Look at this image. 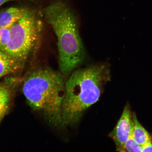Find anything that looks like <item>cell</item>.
<instances>
[{
  "mask_svg": "<svg viewBox=\"0 0 152 152\" xmlns=\"http://www.w3.org/2000/svg\"><path fill=\"white\" fill-rule=\"evenodd\" d=\"M43 30L42 20L37 11L28 9L10 28V40L3 52L24 66L39 46Z\"/></svg>",
  "mask_w": 152,
  "mask_h": 152,
  "instance_id": "277c9868",
  "label": "cell"
},
{
  "mask_svg": "<svg viewBox=\"0 0 152 152\" xmlns=\"http://www.w3.org/2000/svg\"><path fill=\"white\" fill-rule=\"evenodd\" d=\"M66 82L61 106L63 125H73L85 110L96 103L111 79L110 64H95L75 70Z\"/></svg>",
  "mask_w": 152,
  "mask_h": 152,
  "instance_id": "6da1fadb",
  "label": "cell"
},
{
  "mask_svg": "<svg viewBox=\"0 0 152 152\" xmlns=\"http://www.w3.org/2000/svg\"><path fill=\"white\" fill-rule=\"evenodd\" d=\"M28 9L12 7L0 12V27L10 28L25 14Z\"/></svg>",
  "mask_w": 152,
  "mask_h": 152,
  "instance_id": "52a82bcc",
  "label": "cell"
},
{
  "mask_svg": "<svg viewBox=\"0 0 152 152\" xmlns=\"http://www.w3.org/2000/svg\"><path fill=\"white\" fill-rule=\"evenodd\" d=\"M24 66L0 50V78L20 71Z\"/></svg>",
  "mask_w": 152,
  "mask_h": 152,
  "instance_id": "ba28073f",
  "label": "cell"
},
{
  "mask_svg": "<svg viewBox=\"0 0 152 152\" xmlns=\"http://www.w3.org/2000/svg\"><path fill=\"white\" fill-rule=\"evenodd\" d=\"M65 83L61 73L46 67L32 70L23 83V92L30 107L56 127L63 126L61 106Z\"/></svg>",
  "mask_w": 152,
  "mask_h": 152,
  "instance_id": "3957f363",
  "label": "cell"
},
{
  "mask_svg": "<svg viewBox=\"0 0 152 152\" xmlns=\"http://www.w3.org/2000/svg\"><path fill=\"white\" fill-rule=\"evenodd\" d=\"M10 39V28L0 27V50L3 51Z\"/></svg>",
  "mask_w": 152,
  "mask_h": 152,
  "instance_id": "8fae6325",
  "label": "cell"
},
{
  "mask_svg": "<svg viewBox=\"0 0 152 152\" xmlns=\"http://www.w3.org/2000/svg\"><path fill=\"white\" fill-rule=\"evenodd\" d=\"M15 1H18V0H0V7L2 5L4 4L5 3L8 2ZM26 1H34L36 0H26Z\"/></svg>",
  "mask_w": 152,
  "mask_h": 152,
  "instance_id": "4fadbf2b",
  "label": "cell"
},
{
  "mask_svg": "<svg viewBox=\"0 0 152 152\" xmlns=\"http://www.w3.org/2000/svg\"><path fill=\"white\" fill-rule=\"evenodd\" d=\"M142 146L138 144L131 135L125 142L121 152H142Z\"/></svg>",
  "mask_w": 152,
  "mask_h": 152,
  "instance_id": "30bf717a",
  "label": "cell"
},
{
  "mask_svg": "<svg viewBox=\"0 0 152 152\" xmlns=\"http://www.w3.org/2000/svg\"><path fill=\"white\" fill-rule=\"evenodd\" d=\"M142 152H152V138L142 147Z\"/></svg>",
  "mask_w": 152,
  "mask_h": 152,
  "instance_id": "7c38bea8",
  "label": "cell"
},
{
  "mask_svg": "<svg viewBox=\"0 0 152 152\" xmlns=\"http://www.w3.org/2000/svg\"><path fill=\"white\" fill-rule=\"evenodd\" d=\"M43 12L57 37L60 71L62 75H69L81 65L86 56L77 18L61 0L53 2Z\"/></svg>",
  "mask_w": 152,
  "mask_h": 152,
  "instance_id": "7a4b0ae2",
  "label": "cell"
},
{
  "mask_svg": "<svg viewBox=\"0 0 152 152\" xmlns=\"http://www.w3.org/2000/svg\"><path fill=\"white\" fill-rule=\"evenodd\" d=\"M132 113L130 104L125 106L120 118L115 128L109 134L115 142L117 151L121 152L125 142L132 134L133 125Z\"/></svg>",
  "mask_w": 152,
  "mask_h": 152,
  "instance_id": "5b68a950",
  "label": "cell"
},
{
  "mask_svg": "<svg viewBox=\"0 0 152 152\" xmlns=\"http://www.w3.org/2000/svg\"><path fill=\"white\" fill-rule=\"evenodd\" d=\"M18 79L8 78L0 83V123L9 111Z\"/></svg>",
  "mask_w": 152,
  "mask_h": 152,
  "instance_id": "8992f818",
  "label": "cell"
},
{
  "mask_svg": "<svg viewBox=\"0 0 152 152\" xmlns=\"http://www.w3.org/2000/svg\"><path fill=\"white\" fill-rule=\"evenodd\" d=\"M132 116L133 125L131 135L135 141L142 147L149 142L152 138L138 120L136 113H133Z\"/></svg>",
  "mask_w": 152,
  "mask_h": 152,
  "instance_id": "9c48e42d",
  "label": "cell"
}]
</instances>
